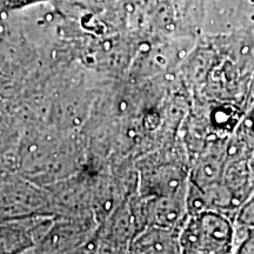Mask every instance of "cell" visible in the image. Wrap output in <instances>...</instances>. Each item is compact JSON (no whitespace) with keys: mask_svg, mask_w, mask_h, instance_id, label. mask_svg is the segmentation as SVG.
<instances>
[{"mask_svg":"<svg viewBox=\"0 0 254 254\" xmlns=\"http://www.w3.org/2000/svg\"><path fill=\"white\" fill-rule=\"evenodd\" d=\"M233 230L224 215L213 211L198 212L179 236L183 252L224 253L233 240Z\"/></svg>","mask_w":254,"mask_h":254,"instance_id":"1","label":"cell"},{"mask_svg":"<svg viewBox=\"0 0 254 254\" xmlns=\"http://www.w3.org/2000/svg\"><path fill=\"white\" fill-rule=\"evenodd\" d=\"M134 252L177 253L180 252L179 237L176 238L170 230L151 228L135 240Z\"/></svg>","mask_w":254,"mask_h":254,"instance_id":"2","label":"cell"},{"mask_svg":"<svg viewBox=\"0 0 254 254\" xmlns=\"http://www.w3.org/2000/svg\"><path fill=\"white\" fill-rule=\"evenodd\" d=\"M240 252L253 253L254 252V230H247L246 237L244 238L243 243L240 246Z\"/></svg>","mask_w":254,"mask_h":254,"instance_id":"3","label":"cell"},{"mask_svg":"<svg viewBox=\"0 0 254 254\" xmlns=\"http://www.w3.org/2000/svg\"><path fill=\"white\" fill-rule=\"evenodd\" d=\"M38 1H43V0H0V4L5 8H18Z\"/></svg>","mask_w":254,"mask_h":254,"instance_id":"4","label":"cell"}]
</instances>
